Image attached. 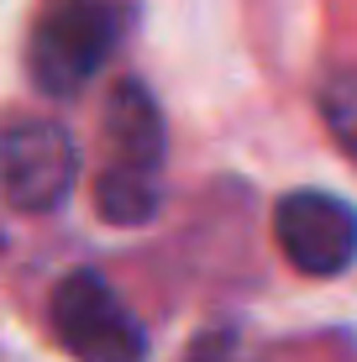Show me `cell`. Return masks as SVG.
Masks as SVG:
<instances>
[{"label": "cell", "instance_id": "6da1fadb", "mask_svg": "<svg viewBox=\"0 0 357 362\" xmlns=\"http://www.w3.org/2000/svg\"><path fill=\"white\" fill-rule=\"evenodd\" d=\"M163 110L137 79H121L100 116V163H95V210L110 226H147L163 210Z\"/></svg>", "mask_w": 357, "mask_h": 362}, {"label": "cell", "instance_id": "7a4b0ae2", "mask_svg": "<svg viewBox=\"0 0 357 362\" xmlns=\"http://www.w3.org/2000/svg\"><path fill=\"white\" fill-rule=\"evenodd\" d=\"M127 16L121 0H47L27 37V74L47 100H69L116 53Z\"/></svg>", "mask_w": 357, "mask_h": 362}, {"label": "cell", "instance_id": "3957f363", "mask_svg": "<svg viewBox=\"0 0 357 362\" xmlns=\"http://www.w3.org/2000/svg\"><path fill=\"white\" fill-rule=\"evenodd\" d=\"M47 326L74 362H147V331L95 268L58 279L47 299Z\"/></svg>", "mask_w": 357, "mask_h": 362}, {"label": "cell", "instance_id": "277c9868", "mask_svg": "<svg viewBox=\"0 0 357 362\" xmlns=\"http://www.w3.org/2000/svg\"><path fill=\"white\" fill-rule=\"evenodd\" d=\"M79 179V147L53 116H6L0 127V194L21 216L58 210Z\"/></svg>", "mask_w": 357, "mask_h": 362}, {"label": "cell", "instance_id": "5b68a950", "mask_svg": "<svg viewBox=\"0 0 357 362\" xmlns=\"http://www.w3.org/2000/svg\"><path fill=\"white\" fill-rule=\"evenodd\" d=\"M274 242L305 279H336L357 263V210L341 194L294 189L274 205Z\"/></svg>", "mask_w": 357, "mask_h": 362}, {"label": "cell", "instance_id": "8992f818", "mask_svg": "<svg viewBox=\"0 0 357 362\" xmlns=\"http://www.w3.org/2000/svg\"><path fill=\"white\" fill-rule=\"evenodd\" d=\"M321 121H326L331 142H336L357 168V69L331 74L321 84Z\"/></svg>", "mask_w": 357, "mask_h": 362}]
</instances>
